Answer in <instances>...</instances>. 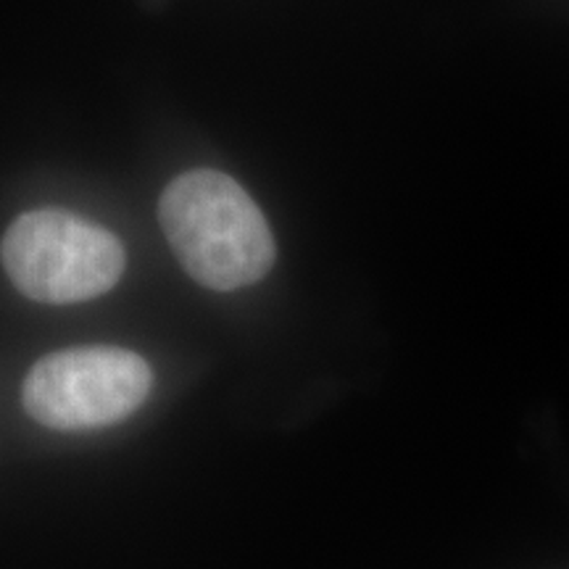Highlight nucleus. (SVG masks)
I'll list each match as a JSON object with an SVG mask.
<instances>
[{"label": "nucleus", "instance_id": "f257e3e1", "mask_svg": "<svg viewBox=\"0 0 569 569\" xmlns=\"http://www.w3.org/2000/svg\"><path fill=\"white\" fill-rule=\"evenodd\" d=\"M159 222L180 267L209 290L259 282L274 264L264 213L232 177L193 169L163 190Z\"/></svg>", "mask_w": 569, "mask_h": 569}, {"label": "nucleus", "instance_id": "7ed1b4c3", "mask_svg": "<svg viewBox=\"0 0 569 569\" xmlns=\"http://www.w3.org/2000/svg\"><path fill=\"white\" fill-rule=\"evenodd\" d=\"M151 382L148 361L127 348H67L30 369L21 401L34 422L51 430H92L138 411Z\"/></svg>", "mask_w": 569, "mask_h": 569}, {"label": "nucleus", "instance_id": "f03ea898", "mask_svg": "<svg viewBox=\"0 0 569 569\" xmlns=\"http://www.w3.org/2000/svg\"><path fill=\"white\" fill-rule=\"evenodd\" d=\"M117 234L61 209L27 211L3 234L11 282L38 303H80L109 293L124 272Z\"/></svg>", "mask_w": 569, "mask_h": 569}]
</instances>
